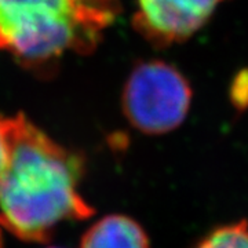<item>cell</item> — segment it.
Instances as JSON below:
<instances>
[{
  "mask_svg": "<svg viewBox=\"0 0 248 248\" xmlns=\"http://www.w3.org/2000/svg\"><path fill=\"white\" fill-rule=\"evenodd\" d=\"M119 11L117 0H0V50L29 66L90 53Z\"/></svg>",
  "mask_w": 248,
  "mask_h": 248,
  "instance_id": "cell-2",
  "label": "cell"
},
{
  "mask_svg": "<svg viewBox=\"0 0 248 248\" xmlns=\"http://www.w3.org/2000/svg\"><path fill=\"white\" fill-rule=\"evenodd\" d=\"M0 248H3V246H1V233H0Z\"/></svg>",
  "mask_w": 248,
  "mask_h": 248,
  "instance_id": "cell-9",
  "label": "cell"
},
{
  "mask_svg": "<svg viewBox=\"0 0 248 248\" xmlns=\"http://www.w3.org/2000/svg\"><path fill=\"white\" fill-rule=\"evenodd\" d=\"M225 0H138L134 27L156 46L181 43L208 22Z\"/></svg>",
  "mask_w": 248,
  "mask_h": 248,
  "instance_id": "cell-4",
  "label": "cell"
},
{
  "mask_svg": "<svg viewBox=\"0 0 248 248\" xmlns=\"http://www.w3.org/2000/svg\"><path fill=\"white\" fill-rule=\"evenodd\" d=\"M195 248H248L247 222L218 228L204 237Z\"/></svg>",
  "mask_w": 248,
  "mask_h": 248,
  "instance_id": "cell-6",
  "label": "cell"
},
{
  "mask_svg": "<svg viewBox=\"0 0 248 248\" xmlns=\"http://www.w3.org/2000/svg\"><path fill=\"white\" fill-rule=\"evenodd\" d=\"M231 101L239 110L248 108V69L240 71L234 76L231 86Z\"/></svg>",
  "mask_w": 248,
  "mask_h": 248,
  "instance_id": "cell-7",
  "label": "cell"
},
{
  "mask_svg": "<svg viewBox=\"0 0 248 248\" xmlns=\"http://www.w3.org/2000/svg\"><path fill=\"white\" fill-rule=\"evenodd\" d=\"M9 161V140L6 130V117L0 116V177Z\"/></svg>",
  "mask_w": 248,
  "mask_h": 248,
  "instance_id": "cell-8",
  "label": "cell"
},
{
  "mask_svg": "<svg viewBox=\"0 0 248 248\" xmlns=\"http://www.w3.org/2000/svg\"><path fill=\"white\" fill-rule=\"evenodd\" d=\"M192 89L186 78L167 62L138 63L125 83L123 110L128 122L145 134L175 130L187 116Z\"/></svg>",
  "mask_w": 248,
  "mask_h": 248,
  "instance_id": "cell-3",
  "label": "cell"
},
{
  "mask_svg": "<svg viewBox=\"0 0 248 248\" xmlns=\"http://www.w3.org/2000/svg\"><path fill=\"white\" fill-rule=\"evenodd\" d=\"M80 248H151L140 223L124 215H108L81 237Z\"/></svg>",
  "mask_w": 248,
  "mask_h": 248,
  "instance_id": "cell-5",
  "label": "cell"
},
{
  "mask_svg": "<svg viewBox=\"0 0 248 248\" xmlns=\"http://www.w3.org/2000/svg\"><path fill=\"white\" fill-rule=\"evenodd\" d=\"M50 248H58V247H50Z\"/></svg>",
  "mask_w": 248,
  "mask_h": 248,
  "instance_id": "cell-10",
  "label": "cell"
},
{
  "mask_svg": "<svg viewBox=\"0 0 248 248\" xmlns=\"http://www.w3.org/2000/svg\"><path fill=\"white\" fill-rule=\"evenodd\" d=\"M9 161L0 177V225L16 237L46 243L65 221L95 210L80 195L83 157L47 137L22 115L6 117Z\"/></svg>",
  "mask_w": 248,
  "mask_h": 248,
  "instance_id": "cell-1",
  "label": "cell"
}]
</instances>
